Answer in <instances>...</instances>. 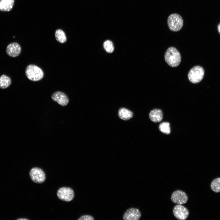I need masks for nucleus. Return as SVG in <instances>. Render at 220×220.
I'll use <instances>...</instances> for the list:
<instances>
[{
  "instance_id": "14",
  "label": "nucleus",
  "mask_w": 220,
  "mask_h": 220,
  "mask_svg": "<svg viewBox=\"0 0 220 220\" xmlns=\"http://www.w3.org/2000/svg\"><path fill=\"white\" fill-rule=\"evenodd\" d=\"M133 116V112L130 110L123 108H120L118 111L119 118L124 120H127L131 118Z\"/></svg>"
},
{
  "instance_id": "22",
  "label": "nucleus",
  "mask_w": 220,
  "mask_h": 220,
  "mask_svg": "<svg viewBox=\"0 0 220 220\" xmlns=\"http://www.w3.org/2000/svg\"><path fill=\"white\" fill-rule=\"evenodd\" d=\"M17 220H28V219H27V218H21L18 219H17Z\"/></svg>"
},
{
  "instance_id": "9",
  "label": "nucleus",
  "mask_w": 220,
  "mask_h": 220,
  "mask_svg": "<svg viewBox=\"0 0 220 220\" xmlns=\"http://www.w3.org/2000/svg\"><path fill=\"white\" fill-rule=\"evenodd\" d=\"M51 98L62 106L67 105L69 103V99L67 96L63 92L57 91L51 95Z\"/></svg>"
},
{
  "instance_id": "8",
  "label": "nucleus",
  "mask_w": 220,
  "mask_h": 220,
  "mask_svg": "<svg viewBox=\"0 0 220 220\" xmlns=\"http://www.w3.org/2000/svg\"><path fill=\"white\" fill-rule=\"evenodd\" d=\"M171 199L174 203L182 205L186 203L188 200V197L186 193L183 191L177 190L173 193Z\"/></svg>"
},
{
  "instance_id": "5",
  "label": "nucleus",
  "mask_w": 220,
  "mask_h": 220,
  "mask_svg": "<svg viewBox=\"0 0 220 220\" xmlns=\"http://www.w3.org/2000/svg\"><path fill=\"white\" fill-rule=\"evenodd\" d=\"M57 195L60 200L66 202H69L73 199L74 193L73 190L71 188L62 187L58 190Z\"/></svg>"
},
{
  "instance_id": "10",
  "label": "nucleus",
  "mask_w": 220,
  "mask_h": 220,
  "mask_svg": "<svg viewBox=\"0 0 220 220\" xmlns=\"http://www.w3.org/2000/svg\"><path fill=\"white\" fill-rule=\"evenodd\" d=\"M21 51L20 45L17 42H13L9 44L7 46L6 53L9 56L15 57L19 56Z\"/></svg>"
},
{
  "instance_id": "4",
  "label": "nucleus",
  "mask_w": 220,
  "mask_h": 220,
  "mask_svg": "<svg viewBox=\"0 0 220 220\" xmlns=\"http://www.w3.org/2000/svg\"><path fill=\"white\" fill-rule=\"evenodd\" d=\"M204 74V70L202 67L195 66L189 71L188 74V79L193 83H198L203 79Z\"/></svg>"
},
{
  "instance_id": "7",
  "label": "nucleus",
  "mask_w": 220,
  "mask_h": 220,
  "mask_svg": "<svg viewBox=\"0 0 220 220\" xmlns=\"http://www.w3.org/2000/svg\"><path fill=\"white\" fill-rule=\"evenodd\" d=\"M173 213L175 217L179 220H185L189 216V211L184 206L180 204L175 206L173 209Z\"/></svg>"
},
{
  "instance_id": "21",
  "label": "nucleus",
  "mask_w": 220,
  "mask_h": 220,
  "mask_svg": "<svg viewBox=\"0 0 220 220\" xmlns=\"http://www.w3.org/2000/svg\"><path fill=\"white\" fill-rule=\"evenodd\" d=\"M218 29L219 33L220 34V23L218 26Z\"/></svg>"
},
{
  "instance_id": "3",
  "label": "nucleus",
  "mask_w": 220,
  "mask_h": 220,
  "mask_svg": "<svg viewBox=\"0 0 220 220\" xmlns=\"http://www.w3.org/2000/svg\"><path fill=\"white\" fill-rule=\"evenodd\" d=\"M167 24L171 31L176 32L180 30L183 25V20L181 16L178 14L173 13L168 17Z\"/></svg>"
},
{
  "instance_id": "19",
  "label": "nucleus",
  "mask_w": 220,
  "mask_h": 220,
  "mask_svg": "<svg viewBox=\"0 0 220 220\" xmlns=\"http://www.w3.org/2000/svg\"><path fill=\"white\" fill-rule=\"evenodd\" d=\"M104 49L108 53H112L114 50V46L112 41L109 40L105 41L104 43Z\"/></svg>"
},
{
  "instance_id": "16",
  "label": "nucleus",
  "mask_w": 220,
  "mask_h": 220,
  "mask_svg": "<svg viewBox=\"0 0 220 220\" xmlns=\"http://www.w3.org/2000/svg\"><path fill=\"white\" fill-rule=\"evenodd\" d=\"M56 40L61 43H64L67 41V38L64 31L61 29L56 30L55 33Z\"/></svg>"
},
{
  "instance_id": "12",
  "label": "nucleus",
  "mask_w": 220,
  "mask_h": 220,
  "mask_svg": "<svg viewBox=\"0 0 220 220\" xmlns=\"http://www.w3.org/2000/svg\"><path fill=\"white\" fill-rule=\"evenodd\" d=\"M163 114L162 111L159 109H155L152 110L149 114L151 120L155 123L160 122L162 119Z\"/></svg>"
},
{
  "instance_id": "17",
  "label": "nucleus",
  "mask_w": 220,
  "mask_h": 220,
  "mask_svg": "<svg viewBox=\"0 0 220 220\" xmlns=\"http://www.w3.org/2000/svg\"><path fill=\"white\" fill-rule=\"evenodd\" d=\"M159 128L161 132L164 134H169L170 133V124L168 122H163L161 123Z\"/></svg>"
},
{
  "instance_id": "1",
  "label": "nucleus",
  "mask_w": 220,
  "mask_h": 220,
  "mask_svg": "<svg viewBox=\"0 0 220 220\" xmlns=\"http://www.w3.org/2000/svg\"><path fill=\"white\" fill-rule=\"evenodd\" d=\"M164 58L167 64L172 67L178 66L181 61V56L178 50L175 47H171L166 51Z\"/></svg>"
},
{
  "instance_id": "18",
  "label": "nucleus",
  "mask_w": 220,
  "mask_h": 220,
  "mask_svg": "<svg viewBox=\"0 0 220 220\" xmlns=\"http://www.w3.org/2000/svg\"><path fill=\"white\" fill-rule=\"evenodd\" d=\"M211 189L214 192H220V178L214 179L211 182Z\"/></svg>"
},
{
  "instance_id": "13",
  "label": "nucleus",
  "mask_w": 220,
  "mask_h": 220,
  "mask_svg": "<svg viewBox=\"0 0 220 220\" xmlns=\"http://www.w3.org/2000/svg\"><path fill=\"white\" fill-rule=\"evenodd\" d=\"M14 0H0V10L9 11L12 9Z\"/></svg>"
},
{
  "instance_id": "11",
  "label": "nucleus",
  "mask_w": 220,
  "mask_h": 220,
  "mask_svg": "<svg viewBox=\"0 0 220 220\" xmlns=\"http://www.w3.org/2000/svg\"><path fill=\"white\" fill-rule=\"evenodd\" d=\"M141 213L138 209L131 208L125 211L123 218L125 220H138L141 218Z\"/></svg>"
},
{
  "instance_id": "6",
  "label": "nucleus",
  "mask_w": 220,
  "mask_h": 220,
  "mask_svg": "<svg viewBox=\"0 0 220 220\" xmlns=\"http://www.w3.org/2000/svg\"><path fill=\"white\" fill-rule=\"evenodd\" d=\"M29 175L32 181L37 183H43L46 178L44 171L41 169L37 167H33L31 170Z\"/></svg>"
},
{
  "instance_id": "15",
  "label": "nucleus",
  "mask_w": 220,
  "mask_h": 220,
  "mask_svg": "<svg viewBox=\"0 0 220 220\" xmlns=\"http://www.w3.org/2000/svg\"><path fill=\"white\" fill-rule=\"evenodd\" d=\"M10 78L5 74L0 76V88L5 89L9 87L11 84Z\"/></svg>"
},
{
  "instance_id": "2",
  "label": "nucleus",
  "mask_w": 220,
  "mask_h": 220,
  "mask_svg": "<svg viewBox=\"0 0 220 220\" xmlns=\"http://www.w3.org/2000/svg\"><path fill=\"white\" fill-rule=\"evenodd\" d=\"M25 73L27 78L32 81H39L43 78L44 75L42 70L34 64H29L27 66Z\"/></svg>"
},
{
  "instance_id": "20",
  "label": "nucleus",
  "mask_w": 220,
  "mask_h": 220,
  "mask_svg": "<svg viewBox=\"0 0 220 220\" xmlns=\"http://www.w3.org/2000/svg\"><path fill=\"white\" fill-rule=\"evenodd\" d=\"M78 220H94V219L92 216L85 215L80 217L78 219Z\"/></svg>"
}]
</instances>
